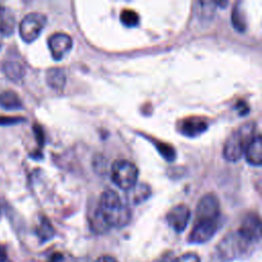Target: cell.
<instances>
[{
  "mask_svg": "<svg viewBox=\"0 0 262 262\" xmlns=\"http://www.w3.org/2000/svg\"><path fill=\"white\" fill-rule=\"evenodd\" d=\"M120 20L126 27H135L139 23V16L134 10L126 8L120 13Z\"/></svg>",
  "mask_w": 262,
  "mask_h": 262,
  "instance_id": "obj_19",
  "label": "cell"
},
{
  "mask_svg": "<svg viewBox=\"0 0 262 262\" xmlns=\"http://www.w3.org/2000/svg\"><path fill=\"white\" fill-rule=\"evenodd\" d=\"M190 218V210L187 206L183 204H179L174 206L169 210L166 216V220L171 228H173L176 232H182L189 221Z\"/></svg>",
  "mask_w": 262,
  "mask_h": 262,
  "instance_id": "obj_9",
  "label": "cell"
},
{
  "mask_svg": "<svg viewBox=\"0 0 262 262\" xmlns=\"http://www.w3.org/2000/svg\"><path fill=\"white\" fill-rule=\"evenodd\" d=\"M172 262H201V259L195 253H184L176 257Z\"/></svg>",
  "mask_w": 262,
  "mask_h": 262,
  "instance_id": "obj_22",
  "label": "cell"
},
{
  "mask_svg": "<svg viewBox=\"0 0 262 262\" xmlns=\"http://www.w3.org/2000/svg\"><path fill=\"white\" fill-rule=\"evenodd\" d=\"M15 29V16L13 12L5 6H0V34L10 36Z\"/></svg>",
  "mask_w": 262,
  "mask_h": 262,
  "instance_id": "obj_12",
  "label": "cell"
},
{
  "mask_svg": "<svg viewBox=\"0 0 262 262\" xmlns=\"http://www.w3.org/2000/svg\"><path fill=\"white\" fill-rule=\"evenodd\" d=\"M95 262H118V260L116 258H114L113 256H110V255H103V256H100L98 257Z\"/></svg>",
  "mask_w": 262,
  "mask_h": 262,
  "instance_id": "obj_25",
  "label": "cell"
},
{
  "mask_svg": "<svg viewBox=\"0 0 262 262\" xmlns=\"http://www.w3.org/2000/svg\"><path fill=\"white\" fill-rule=\"evenodd\" d=\"M155 144H156V147L158 148L159 152L167 161H173L175 159L176 152H175V149L173 148V146H171L170 144H167L165 142H160V141H156Z\"/></svg>",
  "mask_w": 262,
  "mask_h": 262,
  "instance_id": "obj_21",
  "label": "cell"
},
{
  "mask_svg": "<svg viewBox=\"0 0 262 262\" xmlns=\"http://www.w3.org/2000/svg\"><path fill=\"white\" fill-rule=\"evenodd\" d=\"M66 80V74L60 68H50L46 72V82L54 90H62Z\"/></svg>",
  "mask_w": 262,
  "mask_h": 262,
  "instance_id": "obj_13",
  "label": "cell"
},
{
  "mask_svg": "<svg viewBox=\"0 0 262 262\" xmlns=\"http://www.w3.org/2000/svg\"><path fill=\"white\" fill-rule=\"evenodd\" d=\"M0 105L6 110L23 108V102L19 96L12 90H6L0 93Z\"/></svg>",
  "mask_w": 262,
  "mask_h": 262,
  "instance_id": "obj_15",
  "label": "cell"
},
{
  "mask_svg": "<svg viewBox=\"0 0 262 262\" xmlns=\"http://www.w3.org/2000/svg\"><path fill=\"white\" fill-rule=\"evenodd\" d=\"M179 132L188 137H196L208 128V122L202 117H187L179 122Z\"/></svg>",
  "mask_w": 262,
  "mask_h": 262,
  "instance_id": "obj_10",
  "label": "cell"
},
{
  "mask_svg": "<svg viewBox=\"0 0 262 262\" xmlns=\"http://www.w3.org/2000/svg\"><path fill=\"white\" fill-rule=\"evenodd\" d=\"M111 176L113 182L121 189L130 190L137 184L138 169L134 163L119 159L112 165Z\"/></svg>",
  "mask_w": 262,
  "mask_h": 262,
  "instance_id": "obj_4",
  "label": "cell"
},
{
  "mask_svg": "<svg viewBox=\"0 0 262 262\" xmlns=\"http://www.w3.org/2000/svg\"><path fill=\"white\" fill-rule=\"evenodd\" d=\"M2 70L5 76L12 81H19L25 76L24 66L16 60H7L3 63Z\"/></svg>",
  "mask_w": 262,
  "mask_h": 262,
  "instance_id": "obj_14",
  "label": "cell"
},
{
  "mask_svg": "<svg viewBox=\"0 0 262 262\" xmlns=\"http://www.w3.org/2000/svg\"><path fill=\"white\" fill-rule=\"evenodd\" d=\"M239 5H241L239 3H235L232 9L231 21L235 30L239 32H244L247 29V24H246V18L244 16V12L242 11V8Z\"/></svg>",
  "mask_w": 262,
  "mask_h": 262,
  "instance_id": "obj_16",
  "label": "cell"
},
{
  "mask_svg": "<svg viewBox=\"0 0 262 262\" xmlns=\"http://www.w3.org/2000/svg\"><path fill=\"white\" fill-rule=\"evenodd\" d=\"M236 107H237V110H238V112H239V114H241L242 116H244L245 114H247L248 111H249V107H248L247 103L244 102V101H239V102L236 104Z\"/></svg>",
  "mask_w": 262,
  "mask_h": 262,
  "instance_id": "obj_26",
  "label": "cell"
},
{
  "mask_svg": "<svg viewBox=\"0 0 262 262\" xmlns=\"http://www.w3.org/2000/svg\"><path fill=\"white\" fill-rule=\"evenodd\" d=\"M25 119L21 117H11V116H0V126L14 125L23 122Z\"/></svg>",
  "mask_w": 262,
  "mask_h": 262,
  "instance_id": "obj_23",
  "label": "cell"
},
{
  "mask_svg": "<svg viewBox=\"0 0 262 262\" xmlns=\"http://www.w3.org/2000/svg\"><path fill=\"white\" fill-rule=\"evenodd\" d=\"M132 189H134V192L132 193V202L135 204L145 201L150 193V189L146 184H136Z\"/></svg>",
  "mask_w": 262,
  "mask_h": 262,
  "instance_id": "obj_20",
  "label": "cell"
},
{
  "mask_svg": "<svg viewBox=\"0 0 262 262\" xmlns=\"http://www.w3.org/2000/svg\"><path fill=\"white\" fill-rule=\"evenodd\" d=\"M6 259V251L4 247L0 246V262H4Z\"/></svg>",
  "mask_w": 262,
  "mask_h": 262,
  "instance_id": "obj_27",
  "label": "cell"
},
{
  "mask_svg": "<svg viewBox=\"0 0 262 262\" xmlns=\"http://www.w3.org/2000/svg\"><path fill=\"white\" fill-rule=\"evenodd\" d=\"M34 133L36 135V138H37V141L38 143L42 146L43 143H44V134H43V130L42 128L39 126V125H34Z\"/></svg>",
  "mask_w": 262,
  "mask_h": 262,
  "instance_id": "obj_24",
  "label": "cell"
},
{
  "mask_svg": "<svg viewBox=\"0 0 262 262\" xmlns=\"http://www.w3.org/2000/svg\"><path fill=\"white\" fill-rule=\"evenodd\" d=\"M255 136V123L249 122L235 131L226 139L223 146V157L229 162L238 161L245 154L246 148Z\"/></svg>",
  "mask_w": 262,
  "mask_h": 262,
  "instance_id": "obj_3",
  "label": "cell"
},
{
  "mask_svg": "<svg viewBox=\"0 0 262 262\" xmlns=\"http://www.w3.org/2000/svg\"><path fill=\"white\" fill-rule=\"evenodd\" d=\"M198 13L202 18H211L216 10V2L213 1H200L196 3Z\"/></svg>",
  "mask_w": 262,
  "mask_h": 262,
  "instance_id": "obj_17",
  "label": "cell"
},
{
  "mask_svg": "<svg viewBox=\"0 0 262 262\" xmlns=\"http://www.w3.org/2000/svg\"><path fill=\"white\" fill-rule=\"evenodd\" d=\"M220 219H194L188 241L192 244L208 242L218 230Z\"/></svg>",
  "mask_w": 262,
  "mask_h": 262,
  "instance_id": "obj_6",
  "label": "cell"
},
{
  "mask_svg": "<svg viewBox=\"0 0 262 262\" xmlns=\"http://www.w3.org/2000/svg\"><path fill=\"white\" fill-rule=\"evenodd\" d=\"M37 234L42 241H47L51 238L54 234V230L50 222L46 218H42L38 227H37Z\"/></svg>",
  "mask_w": 262,
  "mask_h": 262,
  "instance_id": "obj_18",
  "label": "cell"
},
{
  "mask_svg": "<svg viewBox=\"0 0 262 262\" xmlns=\"http://www.w3.org/2000/svg\"><path fill=\"white\" fill-rule=\"evenodd\" d=\"M92 220V226L98 232L121 228L130 222L131 210L116 191L107 189L100 194Z\"/></svg>",
  "mask_w": 262,
  "mask_h": 262,
  "instance_id": "obj_2",
  "label": "cell"
},
{
  "mask_svg": "<svg viewBox=\"0 0 262 262\" xmlns=\"http://www.w3.org/2000/svg\"><path fill=\"white\" fill-rule=\"evenodd\" d=\"M261 237V222L258 215L245 216L239 227L227 233L218 246V253L224 260H233L248 256Z\"/></svg>",
  "mask_w": 262,
  "mask_h": 262,
  "instance_id": "obj_1",
  "label": "cell"
},
{
  "mask_svg": "<svg viewBox=\"0 0 262 262\" xmlns=\"http://www.w3.org/2000/svg\"><path fill=\"white\" fill-rule=\"evenodd\" d=\"M249 164L254 166H260L262 163V139L261 135L257 134L254 136L246 151L244 154Z\"/></svg>",
  "mask_w": 262,
  "mask_h": 262,
  "instance_id": "obj_11",
  "label": "cell"
},
{
  "mask_svg": "<svg viewBox=\"0 0 262 262\" xmlns=\"http://www.w3.org/2000/svg\"><path fill=\"white\" fill-rule=\"evenodd\" d=\"M46 21V15L43 13H28L19 24V35L21 39L27 43L35 41L45 28Z\"/></svg>",
  "mask_w": 262,
  "mask_h": 262,
  "instance_id": "obj_5",
  "label": "cell"
},
{
  "mask_svg": "<svg viewBox=\"0 0 262 262\" xmlns=\"http://www.w3.org/2000/svg\"><path fill=\"white\" fill-rule=\"evenodd\" d=\"M195 219H220V204L215 193L204 194L195 208Z\"/></svg>",
  "mask_w": 262,
  "mask_h": 262,
  "instance_id": "obj_7",
  "label": "cell"
},
{
  "mask_svg": "<svg viewBox=\"0 0 262 262\" xmlns=\"http://www.w3.org/2000/svg\"><path fill=\"white\" fill-rule=\"evenodd\" d=\"M48 47L53 59H62L72 49L73 40L66 33H54L48 38Z\"/></svg>",
  "mask_w": 262,
  "mask_h": 262,
  "instance_id": "obj_8",
  "label": "cell"
}]
</instances>
